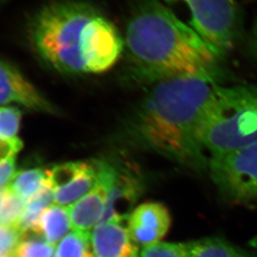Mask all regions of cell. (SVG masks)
Here are the masks:
<instances>
[{"instance_id":"6da1fadb","label":"cell","mask_w":257,"mask_h":257,"mask_svg":"<svg viewBox=\"0 0 257 257\" xmlns=\"http://www.w3.org/2000/svg\"><path fill=\"white\" fill-rule=\"evenodd\" d=\"M124 54L130 71L149 83L183 75L219 76L222 60L162 0H130Z\"/></svg>"},{"instance_id":"7a4b0ae2","label":"cell","mask_w":257,"mask_h":257,"mask_svg":"<svg viewBox=\"0 0 257 257\" xmlns=\"http://www.w3.org/2000/svg\"><path fill=\"white\" fill-rule=\"evenodd\" d=\"M29 39L35 55L62 74H101L124 54V39L114 23L80 0L44 5L30 21Z\"/></svg>"},{"instance_id":"3957f363","label":"cell","mask_w":257,"mask_h":257,"mask_svg":"<svg viewBox=\"0 0 257 257\" xmlns=\"http://www.w3.org/2000/svg\"><path fill=\"white\" fill-rule=\"evenodd\" d=\"M218 77L183 75L154 83L138 116L137 126L143 141L189 167L205 166L200 128L219 85Z\"/></svg>"},{"instance_id":"277c9868","label":"cell","mask_w":257,"mask_h":257,"mask_svg":"<svg viewBox=\"0 0 257 257\" xmlns=\"http://www.w3.org/2000/svg\"><path fill=\"white\" fill-rule=\"evenodd\" d=\"M203 146L211 156L257 142V84L218 85L200 128Z\"/></svg>"},{"instance_id":"5b68a950","label":"cell","mask_w":257,"mask_h":257,"mask_svg":"<svg viewBox=\"0 0 257 257\" xmlns=\"http://www.w3.org/2000/svg\"><path fill=\"white\" fill-rule=\"evenodd\" d=\"M183 5L190 26L224 58L235 48L240 35V16L235 0H162Z\"/></svg>"},{"instance_id":"8992f818","label":"cell","mask_w":257,"mask_h":257,"mask_svg":"<svg viewBox=\"0 0 257 257\" xmlns=\"http://www.w3.org/2000/svg\"><path fill=\"white\" fill-rule=\"evenodd\" d=\"M210 176L221 195L232 202H257V142L236 151L213 155Z\"/></svg>"},{"instance_id":"52a82bcc","label":"cell","mask_w":257,"mask_h":257,"mask_svg":"<svg viewBox=\"0 0 257 257\" xmlns=\"http://www.w3.org/2000/svg\"><path fill=\"white\" fill-rule=\"evenodd\" d=\"M98 181L88 194L68 207L74 231L90 233L101 221L106 209L112 167L108 163L97 162Z\"/></svg>"},{"instance_id":"ba28073f","label":"cell","mask_w":257,"mask_h":257,"mask_svg":"<svg viewBox=\"0 0 257 257\" xmlns=\"http://www.w3.org/2000/svg\"><path fill=\"white\" fill-rule=\"evenodd\" d=\"M168 209L158 202H146L135 208L128 218L131 239L143 247L161 242L171 227Z\"/></svg>"},{"instance_id":"9c48e42d","label":"cell","mask_w":257,"mask_h":257,"mask_svg":"<svg viewBox=\"0 0 257 257\" xmlns=\"http://www.w3.org/2000/svg\"><path fill=\"white\" fill-rule=\"evenodd\" d=\"M16 103L35 111L52 113L51 104L17 67L0 59V104Z\"/></svg>"},{"instance_id":"30bf717a","label":"cell","mask_w":257,"mask_h":257,"mask_svg":"<svg viewBox=\"0 0 257 257\" xmlns=\"http://www.w3.org/2000/svg\"><path fill=\"white\" fill-rule=\"evenodd\" d=\"M141 189V183L136 176L125 171H117L113 167L106 209L99 223H122L128 219L131 208L138 199Z\"/></svg>"},{"instance_id":"8fae6325","label":"cell","mask_w":257,"mask_h":257,"mask_svg":"<svg viewBox=\"0 0 257 257\" xmlns=\"http://www.w3.org/2000/svg\"><path fill=\"white\" fill-rule=\"evenodd\" d=\"M90 245L96 257H139L138 245L120 222L99 223L90 232Z\"/></svg>"},{"instance_id":"7c38bea8","label":"cell","mask_w":257,"mask_h":257,"mask_svg":"<svg viewBox=\"0 0 257 257\" xmlns=\"http://www.w3.org/2000/svg\"><path fill=\"white\" fill-rule=\"evenodd\" d=\"M187 257H257L255 250H245L225 239L202 238L187 243Z\"/></svg>"},{"instance_id":"4fadbf2b","label":"cell","mask_w":257,"mask_h":257,"mask_svg":"<svg viewBox=\"0 0 257 257\" xmlns=\"http://www.w3.org/2000/svg\"><path fill=\"white\" fill-rule=\"evenodd\" d=\"M97 162L89 163V166L77 176L74 181L66 186L54 191L55 201L59 205H68L76 202L94 188L98 181Z\"/></svg>"},{"instance_id":"5bb4252c","label":"cell","mask_w":257,"mask_h":257,"mask_svg":"<svg viewBox=\"0 0 257 257\" xmlns=\"http://www.w3.org/2000/svg\"><path fill=\"white\" fill-rule=\"evenodd\" d=\"M71 228L68 207L54 205L43 211L40 218V235L55 246Z\"/></svg>"},{"instance_id":"9a60e30c","label":"cell","mask_w":257,"mask_h":257,"mask_svg":"<svg viewBox=\"0 0 257 257\" xmlns=\"http://www.w3.org/2000/svg\"><path fill=\"white\" fill-rule=\"evenodd\" d=\"M46 186H50L47 171L33 169L15 174L8 186L19 197L27 203L42 191Z\"/></svg>"},{"instance_id":"2e32d148","label":"cell","mask_w":257,"mask_h":257,"mask_svg":"<svg viewBox=\"0 0 257 257\" xmlns=\"http://www.w3.org/2000/svg\"><path fill=\"white\" fill-rule=\"evenodd\" d=\"M90 247V233L73 231L60 241L56 257H89Z\"/></svg>"},{"instance_id":"e0dca14e","label":"cell","mask_w":257,"mask_h":257,"mask_svg":"<svg viewBox=\"0 0 257 257\" xmlns=\"http://www.w3.org/2000/svg\"><path fill=\"white\" fill-rule=\"evenodd\" d=\"M25 207V200L6 186L5 195L0 201V226H15Z\"/></svg>"},{"instance_id":"ac0fdd59","label":"cell","mask_w":257,"mask_h":257,"mask_svg":"<svg viewBox=\"0 0 257 257\" xmlns=\"http://www.w3.org/2000/svg\"><path fill=\"white\" fill-rule=\"evenodd\" d=\"M55 246L40 235H24L14 257H55Z\"/></svg>"},{"instance_id":"d6986e66","label":"cell","mask_w":257,"mask_h":257,"mask_svg":"<svg viewBox=\"0 0 257 257\" xmlns=\"http://www.w3.org/2000/svg\"><path fill=\"white\" fill-rule=\"evenodd\" d=\"M187 256V243L158 242L143 247L139 257Z\"/></svg>"},{"instance_id":"ffe728a7","label":"cell","mask_w":257,"mask_h":257,"mask_svg":"<svg viewBox=\"0 0 257 257\" xmlns=\"http://www.w3.org/2000/svg\"><path fill=\"white\" fill-rule=\"evenodd\" d=\"M21 112L15 107H0V138L13 139L19 132Z\"/></svg>"},{"instance_id":"44dd1931","label":"cell","mask_w":257,"mask_h":257,"mask_svg":"<svg viewBox=\"0 0 257 257\" xmlns=\"http://www.w3.org/2000/svg\"><path fill=\"white\" fill-rule=\"evenodd\" d=\"M22 238L16 226H0V256L14 257Z\"/></svg>"},{"instance_id":"7402d4cb","label":"cell","mask_w":257,"mask_h":257,"mask_svg":"<svg viewBox=\"0 0 257 257\" xmlns=\"http://www.w3.org/2000/svg\"><path fill=\"white\" fill-rule=\"evenodd\" d=\"M22 147L23 142L20 139L0 138V164L14 158Z\"/></svg>"},{"instance_id":"603a6c76","label":"cell","mask_w":257,"mask_h":257,"mask_svg":"<svg viewBox=\"0 0 257 257\" xmlns=\"http://www.w3.org/2000/svg\"><path fill=\"white\" fill-rule=\"evenodd\" d=\"M15 157L0 164V189L5 188L15 176Z\"/></svg>"},{"instance_id":"cb8c5ba5","label":"cell","mask_w":257,"mask_h":257,"mask_svg":"<svg viewBox=\"0 0 257 257\" xmlns=\"http://www.w3.org/2000/svg\"><path fill=\"white\" fill-rule=\"evenodd\" d=\"M249 49L253 56L257 60V20L253 25L249 39Z\"/></svg>"},{"instance_id":"d4e9b609","label":"cell","mask_w":257,"mask_h":257,"mask_svg":"<svg viewBox=\"0 0 257 257\" xmlns=\"http://www.w3.org/2000/svg\"><path fill=\"white\" fill-rule=\"evenodd\" d=\"M249 246L254 250H257V235L250 239L249 241Z\"/></svg>"},{"instance_id":"484cf974","label":"cell","mask_w":257,"mask_h":257,"mask_svg":"<svg viewBox=\"0 0 257 257\" xmlns=\"http://www.w3.org/2000/svg\"><path fill=\"white\" fill-rule=\"evenodd\" d=\"M5 191H6V187L5 188L0 189V201L2 200L4 195H5Z\"/></svg>"},{"instance_id":"4316f807","label":"cell","mask_w":257,"mask_h":257,"mask_svg":"<svg viewBox=\"0 0 257 257\" xmlns=\"http://www.w3.org/2000/svg\"><path fill=\"white\" fill-rule=\"evenodd\" d=\"M89 257H96V256H95V255H94V253H91V254H90V255H89Z\"/></svg>"},{"instance_id":"83f0119b","label":"cell","mask_w":257,"mask_h":257,"mask_svg":"<svg viewBox=\"0 0 257 257\" xmlns=\"http://www.w3.org/2000/svg\"><path fill=\"white\" fill-rule=\"evenodd\" d=\"M5 1H7V0H0V3H4L5 2Z\"/></svg>"},{"instance_id":"f1b7e54d","label":"cell","mask_w":257,"mask_h":257,"mask_svg":"<svg viewBox=\"0 0 257 257\" xmlns=\"http://www.w3.org/2000/svg\"><path fill=\"white\" fill-rule=\"evenodd\" d=\"M0 257H11V256H0Z\"/></svg>"}]
</instances>
